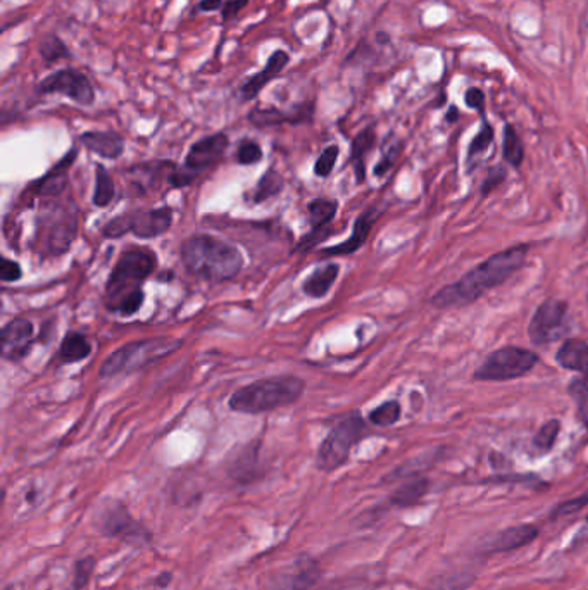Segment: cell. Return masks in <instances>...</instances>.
<instances>
[{"mask_svg": "<svg viewBox=\"0 0 588 590\" xmlns=\"http://www.w3.org/2000/svg\"><path fill=\"white\" fill-rule=\"evenodd\" d=\"M528 249L530 247L526 244H521L494 254L492 257L485 259L484 263L464 274L456 283L441 289L432 297V304L441 309H447L468 306L478 300L488 291H494L495 287L503 285L505 280H509L523 266Z\"/></svg>", "mask_w": 588, "mask_h": 590, "instance_id": "1", "label": "cell"}, {"mask_svg": "<svg viewBox=\"0 0 588 590\" xmlns=\"http://www.w3.org/2000/svg\"><path fill=\"white\" fill-rule=\"evenodd\" d=\"M157 268V257L150 249L138 247L121 254L105 285V306L121 317H133L144 304L142 285Z\"/></svg>", "mask_w": 588, "mask_h": 590, "instance_id": "2", "label": "cell"}, {"mask_svg": "<svg viewBox=\"0 0 588 590\" xmlns=\"http://www.w3.org/2000/svg\"><path fill=\"white\" fill-rule=\"evenodd\" d=\"M180 257L187 272L210 283H223L244 268V255L228 242L208 233H195L182 247Z\"/></svg>", "mask_w": 588, "mask_h": 590, "instance_id": "3", "label": "cell"}, {"mask_svg": "<svg viewBox=\"0 0 588 590\" xmlns=\"http://www.w3.org/2000/svg\"><path fill=\"white\" fill-rule=\"evenodd\" d=\"M304 380L294 375L255 380L238 389L228 401L231 411L242 415H263L290 406L304 394Z\"/></svg>", "mask_w": 588, "mask_h": 590, "instance_id": "4", "label": "cell"}, {"mask_svg": "<svg viewBox=\"0 0 588 590\" xmlns=\"http://www.w3.org/2000/svg\"><path fill=\"white\" fill-rule=\"evenodd\" d=\"M183 345L176 337H150L128 342L111 356H107L99 370L101 379H114L118 375H131L150 364L168 358Z\"/></svg>", "mask_w": 588, "mask_h": 590, "instance_id": "5", "label": "cell"}, {"mask_svg": "<svg viewBox=\"0 0 588 590\" xmlns=\"http://www.w3.org/2000/svg\"><path fill=\"white\" fill-rule=\"evenodd\" d=\"M52 197L42 206L39 218L37 240L42 244V251L50 255L66 253L78 233V208L73 201H59Z\"/></svg>", "mask_w": 588, "mask_h": 590, "instance_id": "6", "label": "cell"}, {"mask_svg": "<svg viewBox=\"0 0 588 590\" xmlns=\"http://www.w3.org/2000/svg\"><path fill=\"white\" fill-rule=\"evenodd\" d=\"M366 430H368L366 422L358 411L340 418L317 449V456H316L317 468L321 471L332 473L347 463L354 445L361 442L362 437L366 435Z\"/></svg>", "mask_w": 588, "mask_h": 590, "instance_id": "7", "label": "cell"}, {"mask_svg": "<svg viewBox=\"0 0 588 590\" xmlns=\"http://www.w3.org/2000/svg\"><path fill=\"white\" fill-rule=\"evenodd\" d=\"M95 527L107 539L121 541L131 548H150L154 541L152 532L135 520L127 505L120 499H107L101 505Z\"/></svg>", "mask_w": 588, "mask_h": 590, "instance_id": "8", "label": "cell"}, {"mask_svg": "<svg viewBox=\"0 0 588 590\" xmlns=\"http://www.w3.org/2000/svg\"><path fill=\"white\" fill-rule=\"evenodd\" d=\"M537 361L539 356L528 349L505 345L485 359L482 366L475 371V380L504 381L520 379L535 368Z\"/></svg>", "mask_w": 588, "mask_h": 590, "instance_id": "9", "label": "cell"}, {"mask_svg": "<svg viewBox=\"0 0 588 590\" xmlns=\"http://www.w3.org/2000/svg\"><path fill=\"white\" fill-rule=\"evenodd\" d=\"M171 223L173 211L169 208L137 211L111 219L104 227V235L111 238H120L125 233H131L138 238H156L168 232Z\"/></svg>", "mask_w": 588, "mask_h": 590, "instance_id": "10", "label": "cell"}, {"mask_svg": "<svg viewBox=\"0 0 588 590\" xmlns=\"http://www.w3.org/2000/svg\"><path fill=\"white\" fill-rule=\"evenodd\" d=\"M37 94L39 95L61 94L78 106H92L95 103V90L90 78L82 71L73 67H64L45 76L42 82L37 85Z\"/></svg>", "mask_w": 588, "mask_h": 590, "instance_id": "11", "label": "cell"}, {"mask_svg": "<svg viewBox=\"0 0 588 590\" xmlns=\"http://www.w3.org/2000/svg\"><path fill=\"white\" fill-rule=\"evenodd\" d=\"M566 315L567 304L565 300H559V299L544 300L530 321V326H528L530 340L535 345H546V344L554 342L565 325Z\"/></svg>", "mask_w": 588, "mask_h": 590, "instance_id": "12", "label": "cell"}, {"mask_svg": "<svg viewBox=\"0 0 588 590\" xmlns=\"http://www.w3.org/2000/svg\"><path fill=\"white\" fill-rule=\"evenodd\" d=\"M319 578V563L311 556L302 554L290 567L278 571L263 590H313Z\"/></svg>", "mask_w": 588, "mask_h": 590, "instance_id": "13", "label": "cell"}, {"mask_svg": "<svg viewBox=\"0 0 588 590\" xmlns=\"http://www.w3.org/2000/svg\"><path fill=\"white\" fill-rule=\"evenodd\" d=\"M33 340H35V328L31 321L18 317L5 323L0 332L2 358L11 362L22 361L30 353Z\"/></svg>", "mask_w": 588, "mask_h": 590, "instance_id": "14", "label": "cell"}, {"mask_svg": "<svg viewBox=\"0 0 588 590\" xmlns=\"http://www.w3.org/2000/svg\"><path fill=\"white\" fill-rule=\"evenodd\" d=\"M230 146V140L225 133H214L209 137H204L197 140L185 157V169L197 174L204 169L214 166L218 161L223 159L227 148Z\"/></svg>", "mask_w": 588, "mask_h": 590, "instance_id": "15", "label": "cell"}, {"mask_svg": "<svg viewBox=\"0 0 588 590\" xmlns=\"http://www.w3.org/2000/svg\"><path fill=\"white\" fill-rule=\"evenodd\" d=\"M540 535V528L531 523L507 527L488 539H485L480 546L484 554H499V552H511L516 549L525 548L531 544Z\"/></svg>", "mask_w": 588, "mask_h": 590, "instance_id": "16", "label": "cell"}, {"mask_svg": "<svg viewBox=\"0 0 588 590\" xmlns=\"http://www.w3.org/2000/svg\"><path fill=\"white\" fill-rule=\"evenodd\" d=\"M313 116V104L311 106H298L292 111H281L278 107H255L249 112V121L255 128L280 127V125H298Z\"/></svg>", "mask_w": 588, "mask_h": 590, "instance_id": "17", "label": "cell"}, {"mask_svg": "<svg viewBox=\"0 0 588 590\" xmlns=\"http://www.w3.org/2000/svg\"><path fill=\"white\" fill-rule=\"evenodd\" d=\"M289 63H290V56L285 50H274L273 54L270 56L268 63H266V67L263 71L255 73L253 76H249L245 80V84L240 86L242 101H254L259 95V92L266 85L272 84L274 76H278Z\"/></svg>", "mask_w": 588, "mask_h": 590, "instance_id": "18", "label": "cell"}, {"mask_svg": "<svg viewBox=\"0 0 588 590\" xmlns=\"http://www.w3.org/2000/svg\"><path fill=\"white\" fill-rule=\"evenodd\" d=\"M80 142L104 159H118L125 152V140L116 131H85Z\"/></svg>", "mask_w": 588, "mask_h": 590, "instance_id": "19", "label": "cell"}, {"mask_svg": "<svg viewBox=\"0 0 588 590\" xmlns=\"http://www.w3.org/2000/svg\"><path fill=\"white\" fill-rule=\"evenodd\" d=\"M373 223H375V214H373V211L361 214L358 219H356V223H354V232L349 237V240H345L343 244H338L335 247L323 249L321 251V257H335V255H349V254L356 253V251H359L366 244Z\"/></svg>", "mask_w": 588, "mask_h": 590, "instance_id": "20", "label": "cell"}, {"mask_svg": "<svg viewBox=\"0 0 588 590\" xmlns=\"http://www.w3.org/2000/svg\"><path fill=\"white\" fill-rule=\"evenodd\" d=\"M75 157H76V148H73L69 154H66L63 161H59L58 166L50 169L37 183V190L42 197L52 199V197L63 195L67 189V169L75 163Z\"/></svg>", "mask_w": 588, "mask_h": 590, "instance_id": "21", "label": "cell"}, {"mask_svg": "<svg viewBox=\"0 0 588 590\" xmlns=\"http://www.w3.org/2000/svg\"><path fill=\"white\" fill-rule=\"evenodd\" d=\"M557 362L566 368L569 371H576L582 375H588V344L584 340L571 338L566 340L559 353H557Z\"/></svg>", "mask_w": 588, "mask_h": 590, "instance_id": "22", "label": "cell"}, {"mask_svg": "<svg viewBox=\"0 0 588 590\" xmlns=\"http://www.w3.org/2000/svg\"><path fill=\"white\" fill-rule=\"evenodd\" d=\"M338 273H340V266L335 263H330L323 268H317L304 280V285H302L304 294L309 295L313 299L325 297L330 292V289L334 287Z\"/></svg>", "mask_w": 588, "mask_h": 590, "instance_id": "23", "label": "cell"}, {"mask_svg": "<svg viewBox=\"0 0 588 590\" xmlns=\"http://www.w3.org/2000/svg\"><path fill=\"white\" fill-rule=\"evenodd\" d=\"M92 354V342L85 337L84 334L69 332L59 347L58 361L63 364H73L84 361Z\"/></svg>", "mask_w": 588, "mask_h": 590, "instance_id": "24", "label": "cell"}, {"mask_svg": "<svg viewBox=\"0 0 588 590\" xmlns=\"http://www.w3.org/2000/svg\"><path fill=\"white\" fill-rule=\"evenodd\" d=\"M428 490H430L428 478L409 480V482L400 485L399 488L390 496V505L396 507L416 506L428 494Z\"/></svg>", "mask_w": 588, "mask_h": 590, "instance_id": "25", "label": "cell"}, {"mask_svg": "<svg viewBox=\"0 0 588 590\" xmlns=\"http://www.w3.org/2000/svg\"><path fill=\"white\" fill-rule=\"evenodd\" d=\"M375 146V131L373 128H366L359 133L358 137L354 139L352 142V165L356 168V176H358V182H362L364 180V173H366V165H364V159L368 156V152L373 148Z\"/></svg>", "mask_w": 588, "mask_h": 590, "instance_id": "26", "label": "cell"}, {"mask_svg": "<svg viewBox=\"0 0 588 590\" xmlns=\"http://www.w3.org/2000/svg\"><path fill=\"white\" fill-rule=\"evenodd\" d=\"M336 210H338V204L335 201H326V199L313 201L307 206V219H309V225L313 227V230L317 232V230L325 228L335 218Z\"/></svg>", "mask_w": 588, "mask_h": 590, "instance_id": "27", "label": "cell"}, {"mask_svg": "<svg viewBox=\"0 0 588 590\" xmlns=\"http://www.w3.org/2000/svg\"><path fill=\"white\" fill-rule=\"evenodd\" d=\"M503 152H504V159L514 168H520L525 157V148L521 144V139L518 135V131L511 125H505L504 130V144H503Z\"/></svg>", "mask_w": 588, "mask_h": 590, "instance_id": "28", "label": "cell"}, {"mask_svg": "<svg viewBox=\"0 0 588 590\" xmlns=\"http://www.w3.org/2000/svg\"><path fill=\"white\" fill-rule=\"evenodd\" d=\"M114 199V182L104 166L95 169V192H94V204L97 208H105Z\"/></svg>", "mask_w": 588, "mask_h": 590, "instance_id": "29", "label": "cell"}, {"mask_svg": "<svg viewBox=\"0 0 588 590\" xmlns=\"http://www.w3.org/2000/svg\"><path fill=\"white\" fill-rule=\"evenodd\" d=\"M39 52L45 63H56L71 58L67 45L58 35H47L39 45Z\"/></svg>", "mask_w": 588, "mask_h": 590, "instance_id": "30", "label": "cell"}, {"mask_svg": "<svg viewBox=\"0 0 588 590\" xmlns=\"http://www.w3.org/2000/svg\"><path fill=\"white\" fill-rule=\"evenodd\" d=\"M283 189V180L281 176L274 171L270 169L259 182L257 189L254 192V202H264L268 199H272L274 195H278Z\"/></svg>", "mask_w": 588, "mask_h": 590, "instance_id": "31", "label": "cell"}, {"mask_svg": "<svg viewBox=\"0 0 588 590\" xmlns=\"http://www.w3.org/2000/svg\"><path fill=\"white\" fill-rule=\"evenodd\" d=\"M400 404L397 401L383 402L377 409L370 413V422L377 426H392L400 420Z\"/></svg>", "mask_w": 588, "mask_h": 590, "instance_id": "32", "label": "cell"}, {"mask_svg": "<svg viewBox=\"0 0 588 590\" xmlns=\"http://www.w3.org/2000/svg\"><path fill=\"white\" fill-rule=\"evenodd\" d=\"M95 567H97V563H95L94 556H85L75 563L73 590H84L88 586V582L95 571Z\"/></svg>", "mask_w": 588, "mask_h": 590, "instance_id": "33", "label": "cell"}, {"mask_svg": "<svg viewBox=\"0 0 588 590\" xmlns=\"http://www.w3.org/2000/svg\"><path fill=\"white\" fill-rule=\"evenodd\" d=\"M559 430H561V423L557 420H548L546 425H542V428L537 432L535 439H533V445L542 451V452H547L554 447V443L557 441V435H559Z\"/></svg>", "mask_w": 588, "mask_h": 590, "instance_id": "34", "label": "cell"}, {"mask_svg": "<svg viewBox=\"0 0 588 590\" xmlns=\"http://www.w3.org/2000/svg\"><path fill=\"white\" fill-rule=\"evenodd\" d=\"M263 159V148L254 140H242L236 148V163L249 166Z\"/></svg>", "mask_w": 588, "mask_h": 590, "instance_id": "35", "label": "cell"}, {"mask_svg": "<svg viewBox=\"0 0 588 590\" xmlns=\"http://www.w3.org/2000/svg\"><path fill=\"white\" fill-rule=\"evenodd\" d=\"M340 148L336 146H330L321 152V156L317 157L315 165V174L319 178H326L332 174V171L335 168L336 159H338Z\"/></svg>", "mask_w": 588, "mask_h": 590, "instance_id": "36", "label": "cell"}, {"mask_svg": "<svg viewBox=\"0 0 588 590\" xmlns=\"http://www.w3.org/2000/svg\"><path fill=\"white\" fill-rule=\"evenodd\" d=\"M569 390H571V396H573V398L576 399V402H578L582 420H584L588 426V375H585L584 379L573 381V383L569 385Z\"/></svg>", "mask_w": 588, "mask_h": 590, "instance_id": "37", "label": "cell"}, {"mask_svg": "<svg viewBox=\"0 0 588 590\" xmlns=\"http://www.w3.org/2000/svg\"><path fill=\"white\" fill-rule=\"evenodd\" d=\"M588 505V490L584 494V496H580V497H576V499H569V501H566V503H563V505H559V506H556V509L552 511V518H561V516H569V514H575V513H578L580 509H584V507L587 506Z\"/></svg>", "mask_w": 588, "mask_h": 590, "instance_id": "38", "label": "cell"}, {"mask_svg": "<svg viewBox=\"0 0 588 590\" xmlns=\"http://www.w3.org/2000/svg\"><path fill=\"white\" fill-rule=\"evenodd\" d=\"M492 140H494V128L490 127L488 123H485L484 128L480 130V133L473 139V142L469 146V156L473 157L475 154L485 152L486 148H490Z\"/></svg>", "mask_w": 588, "mask_h": 590, "instance_id": "39", "label": "cell"}, {"mask_svg": "<svg viewBox=\"0 0 588 590\" xmlns=\"http://www.w3.org/2000/svg\"><path fill=\"white\" fill-rule=\"evenodd\" d=\"M22 276V266L16 261L7 259V257L2 259V266H0V278H2V282H18Z\"/></svg>", "mask_w": 588, "mask_h": 590, "instance_id": "40", "label": "cell"}, {"mask_svg": "<svg viewBox=\"0 0 588 590\" xmlns=\"http://www.w3.org/2000/svg\"><path fill=\"white\" fill-rule=\"evenodd\" d=\"M249 4V0H225L223 7H221V18L223 22H230L235 16H238V13Z\"/></svg>", "mask_w": 588, "mask_h": 590, "instance_id": "41", "label": "cell"}, {"mask_svg": "<svg viewBox=\"0 0 588 590\" xmlns=\"http://www.w3.org/2000/svg\"><path fill=\"white\" fill-rule=\"evenodd\" d=\"M464 101H466V106L477 109V111H484L485 95L480 88H477V86L468 88L466 95H464Z\"/></svg>", "mask_w": 588, "mask_h": 590, "instance_id": "42", "label": "cell"}, {"mask_svg": "<svg viewBox=\"0 0 588 590\" xmlns=\"http://www.w3.org/2000/svg\"><path fill=\"white\" fill-rule=\"evenodd\" d=\"M225 0H200L197 4V11L200 13H212V11H219L223 7Z\"/></svg>", "mask_w": 588, "mask_h": 590, "instance_id": "43", "label": "cell"}, {"mask_svg": "<svg viewBox=\"0 0 588 590\" xmlns=\"http://www.w3.org/2000/svg\"><path fill=\"white\" fill-rule=\"evenodd\" d=\"M171 580H173V575H171V573H161V575L154 580V586L159 587V589H166L169 584H171Z\"/></svg>", "mask_w": 588, "mask_h": 590, "instance_id": "44", "label": "cell"}, {"mask_svg": "<svg viewBox=\"0 0 588 590\" xmlns=\"http://www.w3.org/2000/svg\"><path fill=\"white\" fill-rule=\"evenodd\" d=\"M587 523H588V513H587Z\"/></svg>", "mask_w": 588, "mask_h": 590, "instance_id": "45", "label": "cell"}, {"mask_svg": "<svg viewBox=\"0 0 588 590\" xmlns=\"http://www.w3.org/2000/svg\"><path fill=\"white\" fill-rule=\"evenodd\" d=\"M542 2H544V0H542Z\"/></svg>", "mask_w": 588, "mask_h": 590, "instance_id": "46", "label": "cell"}]
</instances>
